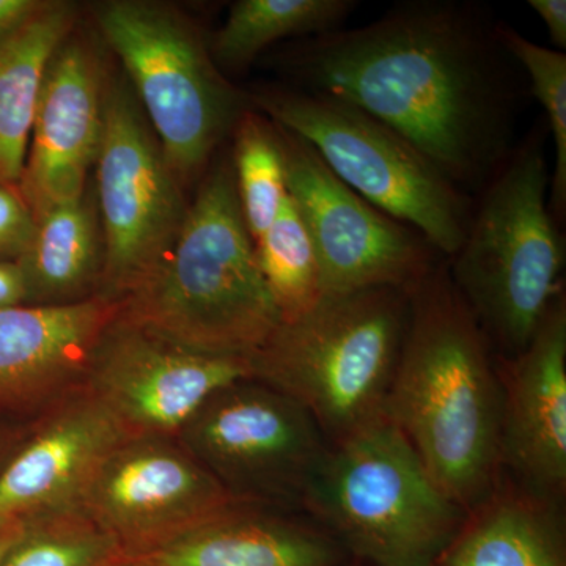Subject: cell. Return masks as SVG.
I'll list each match as a JSON object with an SVG mask.
<instances>
[{"mask_svg": "<svg viewBox=\"0 0 566 566\" xmlns=\"http://www.w3.org/2000/svg\"><path fill=\"white\" fill-rule=\"evenodd\" d=\"M497 25L469 3L408 2L363 28L297 41L286 70L294 87L374 115L472 196L513 150L523 95Z\"/></svg>", "mask_w": 566, "mask_h": 566, "instance_id": "6da1fadb", "label": "cell"}, {"mask_svg": "<svg viewBox=\"0 0 566 566\" xmlns=\"http://www.w3.org/2000/svg\"><path fill=\"white\" fill-rule=\"evenodd\" d=\"M408 293V326L385 415L468 513L502 474L495 356L450 279L447 259Z\"/></svg>", "mask_w": 566, "mask_h": 566, "instance_id": "7a4b0ae2", "label": "cell"}, {"mask_svg": "<svg viewBox=\"0 0 566 566\" xmlns=\"http://www.w3.org/2000/svg\"><path fill=\"white\" fill-rule=\"evenodd\" d=\"M118 318L192 352L252 357L282 323L238 202L232 158L205 175L163 259Z\"/></svg>", "mask_w": 566, "mask_h": 566, "instance_id": "3957f363", "label": "cell"}, {"mask_svg": "<svg viewBox=\"0 0 566 566\" xmlns=\"http://www.w3.org/2000/svg\"><path fill=\"white\" fill-rule=\"evenodd\" d=\"M549 186L545 134L536 128L480 192L463 244L447 259L453 285L502 359L526 348L564 292L565 245Z\"/></svg>", "mask_w": 566, "mask_h": 566, "instance_id": "277c9868", "label": "cell"}, {"mask_svg": "<svg viewBox=\"0 0 566 566\" xmlns=\"http://www.w3.org/2000/svg\"><path fill=\"white\" fill-rule=\"evenodd\" d=\"M303 512L367 566H434L465 516L386 415L329 444Z\"/></svg>", "mask_w": 566, "mask_h": 566, "instance_id": "5b68a950", "label": "cell"}, {"mask_svg": "<svg viewBox=\"0 0 566 566\" xmlns=\"http://www.w3.org/2000/svg\"><path fill=\"white\" fill-rule=\"evenodd\" d=\"M408 318L409 293L392 286L323 297L279 324L252 379L304 406L334 444L385 416Z\"/></svg>", "mask_w": 566, "mask_h": 566, "instance_id": "8992f818", "label": "cell"}, {"mask_svg": "<svg viewBox=\"0 0 566 566\" xmlns=\"http://www.w3.org/2000/svg\"><path fill=\"white\" fill-rule=\"evenodd\" d=\"M268 120L303 137L354 192L422 234L450 259L463 244L474 202L415 145L354 104L297 87L249 96Z\"/></svg>", "mask_w": 566, "mask_h": 566, "instance_id": "52a82bcc", "label": "cell"}, {"mask_svg": "<svg viewBox=\"0 0 566 566\" xmlns=\"http://www.w3.org/2000/svg\"><path fill=\"white\" fill-rule=\"evenodd\" d=\"M96 24L120 59L164 158L182 186L202 174L249 109L189 18L166 3L111 0Z\"/></svg>", "mask_w": 566, "mask_h": 566, "instance_id": "ba28073f", "label": "cell"}, {"mask_svg": "<svg viewBox=\"0 0 566 566\" xmlns=\"http://www.w3.org/2000/svg\"><path fill=\"white\" fill-rule=\"evenodd\" d=\"M234 502L303 512L329 441L274 387L240 379L210 395L175 436Z\"/></svg>", "mask_w": 566, "mask_h": 566, "instance_id": "9c48e42d", "label": "cell"}, {"mask_svg": "<svg viewBox=\"0 0 566 566\" xmlns=\"http://www.w3.org/2000/svg\"><path fill=\"white\" fill-rule=\"evenodd\" d=\"M95 202L104 249L98 296L120 301L163 259L188 211L139 102L120 82L104 92Z\"/></svg>", "mask_w": 566, "mask_h": 566, "instance_id": "30bf717a", "label": "cell"}, {"mask_svg": "<svg viewBox=\"0 0 566 566\" xmlns=\"http://www.w3.org/2000/svg\"><path fill=\"white\" fill-rule=\"evenodd\" d=\"M286 192L303 219L323 297L392 286L409 292L446 256L345 185L311 144L275 125Z\"/></svg>", "mask_w": 566, "mask_h": 566, "instance_id": "8fae6325", "label": "cell"}, {"mask_svg": "<svg viewBox=\"0 0 566 566\" xmlns=\"http://www.w3.org/2000/svg\"><path fill=\"white\" fill-rule=\"evenodd\" d=\"M251 378V357L192 352L117 316L82 386L132 438H175L216 390Z\"/></svg>", "mask_w": 566, "mask_h": 566, "instance_id": "7c38bea8", "label": "cell"}, {"mask_svg": "<svg viewBox=\"0 0 566 566\" xmlns=\"http://www.w3.org/2000/svg\"><path fill=\"white\" fill-rule=\"evenodd\" d=\"M234 504L175 438H129L93 475L80 513L122 547L123 558ZM122 558V562H123Z\"/></svg>", "mask_w": 566, "mask_h": 566, "instance_id": "4fadbf2b", "label": "cell"}, {"mask_svg": "<svg viewBox=\"0 0 566 566\" xmlns=\"http://www.w3.org/2000/svg\"><path fill=\"white\" fill-rule=\"evenodd\" d=\"M104 92L98 55L71 33L44 77L18 182L36 222L87 192L88 170L102 145Z\"/></svg>", "mask_w": 566, "mask_h": 566, "instance_id": "5bb4252c", "label": "cell"}, {"mask_svg": "<svg viewBox=\"0 0 566 566\" xmlns=\"http://www.w3.org/2000/svg\"><path fill=\"white\" fill-rule=\"evenodd\" d=\"M502 385L501 464L535 493L566 491V297L547 307L526 348L495 357Z\"/></svg>", "mask_w": 566, "mask_h": 566, "instance_id": "9a60e30c", "label": "cell"}, {"mask_svg": "<svg viewBox=\"0 0 566 566\" xmlns=\"http://www.w3.org/2000/svg\"><path fill=\"white\" fill-rule=\"evenodd\" d=\"M48 411L0 472V517L32 521L80 512L99 465L132 438L84 386Z\"/></svg>", "mask_w": 566, "mask_h": 566, "instance_id": "2e32d148", "label": "cell"}, {"mask_svg": "<svg viewBox=\"0 0 566 566\" xmlns=\"http://www.w3.org/2000/svg\"><path fill=\"white\" fill-rule=\"evenodd\" d=\"M118 301L0 308V411L50 408L84 382Z\"/></svg>", "mask_w": 566, "mask_h": 566, "instance_id": "e0dca14e", "label": "cell"}, {"mask_svg": "<svg viewBox=\"0 0 566 566\" xmlns=\"http://www.w3.org/2000/svg\"><path fill=\"white\" fill-rule=\"evenodd\" d=\"M349 558L312 517L234 502L122 566H346Z\"/></svg>", "mask_w": 566, "mask_h": 566, "instance_id": "ac0fdd59", "label": "cell"}, {"mask_svg": "<svg viewBox=\"0 0 566 566\" xmlns=\"http://www.w3.org/2000/svg\"><path fill=\"white\" fill-rule=\"evenodd\" d=\"M562 502L502 471L434 566H566Z\"/></svg>", "mask_w": 566, "mask_h": 566, "instance_id": "d6986e66", "label": "cell"}, {"mask_svg": "<svg viewBox=\"0 0 566 566\" xmlns=\"http://www.w3.org/2000/svg\"><path fill=\"white\" fill-rule=\"evenodd\" d=\"M76 21L73 3L44 2L21 29L0 40V185L21 180L44 77Z\"/></svg>", "mask_w": 566, "mask_h": 566, "instance_id": "ffe728a7", "label": "cell"}, {"mask_svg": "<svg viewBox=\"0 0 566 566\" xmlns=\"http://www.w3.org/2000/svg\"><path fill=\"white\" fill-rule=\"evenodd\" d=\"M103 233L96 202L87 196L59 205L36 222L28 251L17 262L31 305H65L98 296Z\"/></svg>", "mask_w": 566, "mask_h": 566, "instance_id": "44dd1931", "label": "cell"}, {"mask_svg": "<svg viewBox=\"0 0 566 566\" xmlns=\"http://www.w3.org/2000/svg\"><path fill=\"white\" fill-rule=\"evenodd\" d=\"M356 9L354 0H238L208 48L219 70L240 71L277 41L342 29Z\"/></svg>", "mask_w": 566, "mask_h": 566, "instance_id": "7402d4cb", "label": "cell"}, {"mask_svg": "<svg viewBox=\"0 0 566 566\" xmlns=\"http://www.w3.org/2000/svg\"><path fill=\"white\" fill-rule=\"evenodd\" d=\"M253 245L282 322L300 318L323 300L314 244L290 196L270 229Z\"/></svg>", "mask_w": 566, "mask_h": 566, "instance_id": "603a6c76", "label": "cell"}, {"mask_svg": "<svg viewBox=\"0 0 566 566\" xmlns=\"http://www.w3.org/2000/svg\"><path fill=\"white\" fill-rule=\"evenodd\" d=\"M232 164L238 202L253 243L285 202V169L273 122L249 107L233 129Z\"/></svg>", "mask_w": 566, "mask_h": 566, "instance_id": "cb8c5ba5", "label": "cell"}, {"mask_svg": "<svg viewBox=\"0 0 566 566\" xmlns=\"http://www.w3.org/2000/svg\"><path fill=\"white\" fill-rule=\"evenodd\" d=\"M497 35L513 61L526 71L532 95L546 112L554 142L556 161L551 172L549 208L557 223L566 212V54L536 44L505 24L497 25Z\"/></svg>", "mask_w": 566, "mask_h": 566, "instance_id": "d4e9b609", "label": "cell"}, {"mask_svg": "<svg viewBox=\"0 0 566 566\" xmlns=\"http://www.w3.org/2000/svg\"><path fill=\"white\" fill-rule=\"evenodd\" d=\"M123 551L80 512L28 521L2 566H122Z\"/></svg>", "mask_w": 566, "mask_h": 566, "instance_id": "484cf974", "label": "cell"}, {"mask_svg": "<svg viewBox=\"0 0 566 566\" xmlns=\"http://www.w3.org/2000/svg\"><path fill=\"white\" fill-rule=\"evenodd\" d=\"M36 221L18 186L0 185V253L21 256L35 234Z\"/></svg>", "mask_w": 566, "mask_h": 566, "instance_id": "4316f807", "label": "cell"}, {"mask_svg": "<svg viewBox=\"0 0 566 566\" xmlns=\"http://www.w3.org/2000/svg\"><path fill=\"white\" fill-rule=\"evenodd\" d=\"M557 51L566 50V0H531Z\"/></svg>", "mask_w": 566, "mask_h": 566, "instance_id": "83f0119b", "label": "cell"}, {"mask_svg": "<svg viewBox=\"0 0 566 566\" xmlns=\"http://www.w3.org/2000/svg\"><path fill=\"white\" fill-rule=\"evenodd\" d=\"M29 304V290L20 264L0 262V308Z\"/></svg>", "mask_w": 566, "mask_h": 566, "instance_id": "f1b7e54d", "label": "cell"}, {"mask_svg": "<svg viewBox=\"0 0 566 566\" xmlns=\"http://www.w3.org/2000/svg\"><path fill=\"white\" fill-rule=\"evenodd\" d=\"M43 6L40 0H0V40L21 29Z\"/></svg>", "mask_w": 566, "mask_h": 566, "instance_id": "f546056e", "label": "cell"}, {"mask_svg": "<svg viewBox=\"0 0 566 566\" xmlns=\"http://www.w3.org/2000/svg\"><path fill=\"white\" fill-rule=\"evenodd\" d=\"M28 521L14 520V517H0V566L6 562L11 547L21 538Z\"/></svg>", "mask_w": 566, "mask_h": 566, "instance_id": "4dcf8cb0", "label": "cell"}, {"mask_svg": "<svg viewBox=\"0 0 566 566\" xmlns=\"http://www.w3.org/2000/svg\"><path fill=\"white\" fill-rule=\"evenodd\" d=\"M346 566H367V565H364V564H360V562L354 560V564H348Z\"/></svg>", "mask_w": 566, "mask_h": 566, "instance_id": "1f68e13d", "label": "cell"}]
</instances>
